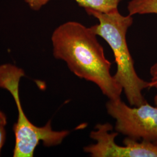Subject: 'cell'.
Returning a JSON list of instances; mask_svg holds the SVG:
<instances>
[{
  "instance_id": "6",
  "label": "cell",
  "mask_w": 157,
  "mask_h": 157,
  "mask_svg": "<svg viewBox=\"0 0 157 157\" xmlns=\"http://www.w3.org/2000/svg\"><path fill=\"white\" fill-rule=\"evenodd\" d=\"M51 0H25L29 7L33 11H39ZM78 6L102 12H109L118 9L122 0H74Z\"/></svg>"
},
{
  "instance_id": "11",
  "label": "cell",
  "mask_w": 157,
  "mask_h": 157,
  "mask_svg": "<svg viewBox=\"0 0 157 157\" xmlns=\"http://www.w3.org/2000/svg\"><path fill=\"white\" fill-rule=\"evenodd\" d=\"M6 117L4 112L0 110V124L6 125Z\"/></svg>"
},
{
  "instance_id": "5",
  "label": "cell",
  "mask_w": 157,
  "mask_h": 157,
  "mask_svg": "<svg viewBox=\"0 0 157 157\" xmlns=\"http://www.w3.org/2000/svg\"><path fill=\"white\" fill-rule=\"evenodd\" d=\"M109 123L97 124L90 137L96 143L84 147V151L93 157H157V146L148 141L137 140L128 137L124 140V146L116 144L119 133L113 132Z\"/></svg>"
},
{
  "instance_id": "3",
  "label": "cell",
  "mask_w": 157,
  "mask_h": 157,
  "mask_svg": "<svg viewBox=\"0 0 157 157\" xmlns=\"http://www.w3.org/2000/svg\"><path fill=\"white\" fill-rule=\"evenodd\" d=\"M24 76V71L15 65L10 63L0 65V88L11 94L18 111L17 121L13 128L15 136L14 157H33L40 141L46 147L58 146L69 134L68 130H54L50 121L45 126L38 127L29 120L22 108L19 96V83Z\"/></svg>"
},
{
  "instance_id": "2",
  "label": "cell",
  "mask_w": 157,
  "mask_h": 157,
  "mask_svg": "<svg viewBox=\"0 0 157 157\" xmlns=\"http://www.w3.org/2000/svg\"><path fill=\"white\" fill-rule=\"evenodd\" d=\"M84 10L88 15L98 21V24L90 28L111 47L117 63V71L113 76L123 88L129 104L139 107L146 103L142 92L150 87V82L140 78L136 72L126 40L128 30L133 22V16L129 14L124 16L118 9L109 12L89 8Z\"/></svg>"
},
{
  "instance_id": "8",
  "label": "cell",
  "mask_w": 157,
  "mask_h": 157,
  "mask_svg": "<svg viewBox=\"0 0 157 157\" xmlns=\"http://www.w3.org/2000/svg\"><path fill=\"white\" fill-rule=\"evenodd\" d=\"M5 126L3 124H0V154L1 148L4 146L6 141V131Z\"/></svg>"
},
{
  "instance_id": "10",
  "label": "cell",
  "mask_w": 157,
  "mask_h": 157,
  "mask_svg": "<svg viewBox=\"0 0 157 157\" xmlns=\"http://www.w3.org/2000/svg\"><path fill=\"white\" fill-rule=\"evenodd\" d=\"M150 87H154L157 90V82H150ZM154 103L155 105H157V93L156 95L154 97ZM155 145L157 146V141H155V143H154Z\"/></svg>"
},
{
  "instance_id": "4",
  "label": "cell",
  "mask_w": 157,
  "mask_h": 157,
  "mask_svg": "<svg viewBox=\"0 0 157 157\" xmlns=\"http://www.w3.org/2000/svg\"><path fill=\"white\" fill-rule=\"evenodd\" d=\"M108 113L115 119V131L138 140L157 141V105L147 102L139 107H131L121 99L109 100L106 104Z\"/></svg>"
},
{
  "instance_id": "9",
  "label": "cell",
  "mask_w": 157,
  "mask_h": 157,
  "mask_svg": "<svg viewBox=\"0 0 157 157\" xmlns=\"http://www.w3.org/2000/svg\"><path fill=\"white\" fill-rule=\"evenodd\" d=\"M150 73L151 76L152 82H157V62L150 67Z\"/></svg>"
},
{
  "instance_id": "1",
  "label": "cell",
  "mask_w": 157,
  "mask_h": 157,
  "mask_svg": "<svg viewBox=\"0 0 157 157\" xmlns=\"http://www.w3.org/2000/svg\"><path fill=\"white\" fill-rule=\"evenodd\" d=\"M91 28L69 21L53 32V55L66 62L69 70L79 78L97 85L109 100L121 99L123 88L110 71L112 63Z\"/></svg>"
},
{
  "instance_id": "7",
  "label": "cell",
  "mask_w": 157,
  "mask_h": 157,
  "mask_svg": "<svg viewBox=\"0 0 157 157\" xmlns=\"http://www.w3.org/2000/svg\"><path fill=\"white\" fill-rule=\"evenodd\" d=\"M129 15L157 14V0H131L128 5Z\"/></svg>"
}]
</instances>
